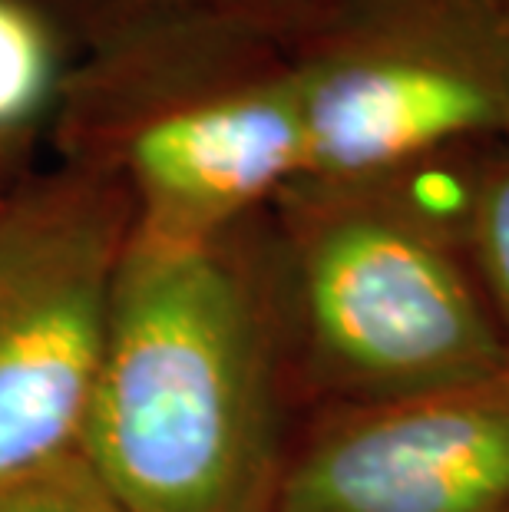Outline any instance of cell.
Wrapping results in <instances>:
<instances>
[{"label":"cell","instance_id":"cell-1","mask_svg":"<svg viewBox=\"0 0 509 512\" xmlns=\"http://www.w3.org/2000/svg\"><path fill=\"white\" fill-rule=\"evenodd\" d=\"M288 351L272 261L133 222L80 453L129 512H272Z\"/></svg>","mask_w":509,"mask_h":512},{"label":"cell","instance_id":"cell-2","mask_svg":"<svg viewBox=\"0 0 509 512\" xmlns=\"http://www.w3.org/2000/svg\"><path fill=\"white\" fill-rule=\"evenodd\" d=\"M420 169V166H417ZM417 169L291 182L272 255L291 384L318 407L417 397L509 370L457 199Z\"/></svg>","mask_w":509,"mask_h":512},{"label":"cell","instance_id":"cell-3","mask_svg":"<svg viewBox=\"0 0 509 512\" xmlns=\"http://www.w3.org/2000/svg\"><path fill=\"white\" fill-rule=\"evenodd\" d=\"M305 182L394 176L509 139V0H364L291 67Z\"/></svg>","mask_w":509,"mask_h":512},{"label":"cell","instance_id":"cell-4","mask_svg":"<svg viewBox=\"0 0 509 512\" xmlns=\"http://www.w3.org/2000/svg\"><path fill=\"white\" fill-rule=\"evenodd\" d=\"M133 222L90 176L0 202V483L80 450Z\"/></svg>","mask_w":509,"mask_h":512},{"label":"cell","instance_id":"cell-5","mask_svg":"<svg viewBox=\"0 0 509 512\" xmlns=\"http://www.w3.org/2000/svg\"><path fill=\"white\" fill-rule=\"evenodd\" d=\"M272 512H509V370L318 407L288 440Z\"/></svg>","mask_w":509,"mask_h":512},{"label":"cell","instance_id":"cell-6","mask_svg":"<svg viewBox=\"0 0 509 512\" xmlns=\"http://www.w3.org/2000/svg\"><path fill=\"white\" fill-rule=\"evenodd\" d=\"M136 225L219 238L305 172V129L291 70L258 76L149 119L129 139Z\"/></svg>","mask_w":509,"mask_h":512},{"label":"cell","instance_id":"cell-7","mask_svg":"<svg viewBox=\"0 0 509 512\" xmlns=\"http://www.w3.org/2000/svg\"><path fill=\"white\" fill-rule=\"evenodd\" d=\"M463 232L509 354V139L467 152Z\"/></svg>","mask_w":509,"mask_h":512},{"label":"cell","instance_id":"cell-8","mask_svg":"<svg viewBox=\"0 0 509 512\" xmlns=\"http://www.w3.org/2000/svg\"><path fill=\"white\" fill-rule=\"evenodd\" d=\"M53 83V47L34 10L0 0V139L34 116Z\"/></svg>","mask_w":509,"mask_h":512},{"label":"cell","instance_id":"cell-9","mask_svg":"<svg viewBox=\"0 0 509 512\" xmlns=\"http://www.w3.org/2000/svg\"><path fill=\"white\" fill-rule=\"evenodd\" d=\"M0 512H129L73 450L0 483Z\"/></svg>","mask_w":509,"mask_h":512},{"label":"cell","instance_id":"cell-10","mask_svg":"<svg viewBox=\"0 0 509 512\" xmlns=\"http://www.w3.org/2000/svg\"><path fill=\"white\" fill-rule=\"evenodd\" d=\"M291 4H321V0H291Z\"/></svg>","mask_w":509,"mask_h":512}]
</instances>
